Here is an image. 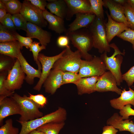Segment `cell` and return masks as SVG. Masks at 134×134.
I'll return each instance as SVG.
<instances>
[{"label":"cell","mask_w":134,"mask_h":134,"mask_svg":"<svg viewBox=\"0 0 134 134\" xmlns=\"http://www.w3.org/2000/svg\"><path fill=\"white\" fill-rule=\"evenodd\" d=\"M87 28L81 29L74 31H66L65 33L72 44L80 52L82 58L90 61L93 58L88 53L93 47L92 37L90 31Z\"/></svg>","instance_id":"6da1fadb"},{"label":"cell","mask_w":134,"mask_h":134,"mask_svg":"<svg viewBox=\"0 0 134 134\" xmlns=\"http://www.w3.org/2000/svg\"><path fill=\"white\" fill-rule=\"evenodd\" d=\"M67 116L66 111L64 108L59 107L56 111L41 117L27 121L21 122L17 120L21 125L19 134H28L44 124L51 122H64Z\"/></svg>","instance_id":"7a4b0ae2"},{"label":"cell","mask_w":134,"mask_h":134,"mask_svg":"<svg viewBox=\"0 0 134 134\" xmlns=\"http://www.w3.org/2000/svg\"><path fill=\"white\" fill-rule=\"evenodd\" d=\"M65 49L64 53L55 62L52 69L78 73L82 58L80 52L78 50L73 51L69 45Z\"/></svg>","instance_id":"3957f363"},{"label":"cell","mask_w":134,"mask_h":134,"mask_svg":"<svg viewBox=\"0 0 134 134\" xmlns=\"http://www.w3.org/2000/svg\"><path fill=\"white\" fill-rule=\"evenodd\" d=\"M10 97L17 102L20 107L21 113L18 120L19 121H27L43 116V113L39 110L38 105L26 95L22 96L15 93Z\"/></svg>","instance_id":"277c9868"},{"label":"cell","mask_w":134,"mask_h":134,"mask_svg":"<svg viewBox=\"0 0 134 134\" xmlns=\"http://www.w3.org/2000/svg\"><path fill=\"white\" fill-rule=\"evenodd\" d=\"M109 46L114 50L113 54L111 56L108 57L107 52H104L100 57L103 62L106 70L110 71L115 78L117 85L120 86L123 81L121 67L123 60L122 55H125V52L124 51L121 52L114 43L109 44Z\"/></svg>","instance_id":"5b68a950"},{"label":"cell","mask_w":134,"mask_h":134,"mask_svg":"<svg viewBox=\"0 0 134 134\" xmlns=\"http://www.w3.org/2000/svg\"><path fill=\"white\" fill-rule=\"evenodd\" d=\"M89 28L92 38L93 47L97 49L101 54L104 52H110V47L107 40L103 20L96 16Z\"/></svg>","instance_id":"8992f818"},{"label":"cell","mask_w":134,"mask_h":134,"mask_svg":"<svg viewBox=\"0 0 134 134\" xmlns=\"http://www.w3.org/2000/svg\"><path fill=\"white\" fill-rule=\"evenodd\" d=\"M106 70L105 65L100 57L94 56L90 61L82 60L78 74L81 78L100 76Z\"/></svg>","instance_id":"52a82bcc"},{"label":"cell","mask_w":134,"mask_h":134,"mask_svg":"<svg viewBox=\"0 0 134 134\" xmlns=\"http://www.w3.org/2000/svg\"><path fill=\"white\" fill-rule=\"evenodd\" d=\"M20 13L27 22L42 28L46 27L47 21L43 15V11L32 4L28 0L23 1Z\"/></svg>","instance_id":"ba28073f"},{"label":"cell","mask_w":134,"mask_h":134,"mask_svg":"<svg viewBox=\"0 0 134 134\" xmlns=\"http://www.w3.org/2000/svg\"><path fill=\"white\" fill-rule=\"evenodd\" d=\"M25 73L23 71L18 60L16 59L12 68L8 71L4 82L6 88L10 91H14L22 87L25 78Z\"/></svg>","instance_id":"9c48e42d"},{"label":"cell","mask_w":134,"mask_h":134,"mask_svg":"<svg viewBox=\"0 0 134 134\" xmlns=\"http://www.w3.org/2000/svg\"><path fill=\"white\" fill-rule=\"evenodd\" d=\"M65 49L58 55L52 56H47L43 54L39 53L38 60L41 66V76L38 82L34 87L33 89L39 91L42 86L47 78L55 62L63 56L65 51Z\"/></svg>","instance_id":"30bf717a"},{"label":"cell","mask_w":134,"mask_h":134,"mask_svg":"<svg viewBox=\"0 0 134 134\" xmlns=\"http://www.w3.org/2000/svg\"><path fill=\"white\" fill-rule=\"evenodd\" d=\"M116 79L109 71H106L97 82L95 86L96 91L104 92L112 91L120 95L122 90L117 87Z\"/></svg>","instance_id":"8fae6325"},{"label":"cell","mask_w":134,"mask_h":134,"mask_svg":"<svg viewBox=\"0 0 134 134\" xmlns=\"http://www.w3.org/2000/svg\"><path fill=\"white\" fill-rule=\"evenodd\" d=\"M20 107L17 102L10 97L5 98L0 102V125H3L4 119L8 116L21 114Z\"/></svg>","instance_id":"7c38bea8"},{"label":"cell","mask_w":134,"mask_h":134,"mask_svg":"<svg viewBox=\"0 0 134 134\" xmlns=\"http://www.w3.org/2000/svg\"><path fill=\"white\" fill-rule=\"evenodd\" d=\"M65 0L67 6V12L66 18L67 20H70L73 16L77 13H92L91 4L89 0Z\"/></svg>","instance_id":"4fadbf2b"},{"label":"cell","mask_w":134,"mask_h":134,"mask_svg":"<svg viewBox=\"0 0 134 134\" xmlns=\"http://www.w3.org/2000/svg\"><path fill=\"white\" fill-rule=\"evenodd\" d=\"M26 32L27 37L38 39L41 45L46 46L51 41L50 32L32 23L27 22Z\"/></svg>","instance_id":"5bb4252c"},{"label":"cell","mask_w":134,"mask_h":134,"mask_svg":"<svg viewBox=\"0 0 134 134\" xmlns=\"http://www.w3.org/2000/svg\"><path fill=\"white\" fill-rule=\"evenodd\" d=\"M63 71L59 70L52 69L51 70L43 84L46 93L53 95L63 85Z\"/></svg>","instance_id":"9a60e30c"},{"label":"cell","mask_w":134,"mask_h":134,"mask_svg":"<svg viewBox=\"0 0 134 134\" xmlns=\"http://www.w3.org/2000/svg\"><path fill=\"white\" fill-rule=\"evenodd\" d=\"M74 20L68 25L67 31L72 32L78 30L89 28L94 21L96 16L92 13H78L75 14Z\"/></svg>","instance_id":"2e32d148"},{"label":"cell","mask_w":134,"mask_h":134,"mask_svg":"<svg viewBox=\"0 0 134 134\" xmlns=\"http://www.w3.org/2000/svg\"><path fill=\"white\" fill-rule=\"evenodd\" d=\"M106 13L108 21L105 24V29L107 40L109 43L115 36L121 34L129 27L123 23H119L114 21L107 11Z\"/></svg>","instance_id":"e0dca14e"},{"label":"cell","mask_w":134,"mask_h":134,"mask_svg":"<svg viewBox=\"0 0 134 134\" xmlns=\"http://www.w3.org/2000/svg\"><path fill=\"white\" fill-rule=\"evenodd\" d=\"M103 1V6L108 9L109 15L111 18L117 22L123 23L129 27L124 14V6L116 3L113 0H104Z\"/></svg>","instance_id":"ac0fdd59"},{"label":"cell","mask_w":134,"mask_h":134,"mask_svg":"<svg viewBox=\"0 0 134 134\" xmlns=\"http://www.w3.org/2000/svg\"><path fill=\"white\" fill-rule=\"evenodd\" d=\"M130 120H123L121 116L116 113L108 119L106 124L112 126L119 131H128L134 134V123Z\"/></svg>","instance_id":"d6986e66"},{"label":"cell","mask_w":134,"mask_h":134,"mask_svg":"<svg viewBox=\"0 0 134 134\" xmlns=\"http://www.w3.org/2000/svg\"><path fill=\"white\" fill-rule=\"evenodd\" d=\"M110 103L112 107L119 110L128 104L132 105L134 107V91L130 87L128 91L124 88L122 91L120 96L110 100Z\"/></svg>","instance_id":"ffe728a7"},{"label":"cell","mask_w":134,"mask_h":134,"mask_svg":"<svg viewBox=\"0 0 134 134\" xmlns=\"http://www.w3.org/2000/svg\"><path fill=\"white\" fill-rule=\"evenodd\" d=\"M43 15L48 23L49 29L59 34L66 32L67 29L65 27L64 19L54 15L46 9L43 11Z\"/></svg>","instance_id":"44dd1931"},{"label":"cell","mask_w":134,"mask_h":134,"mask_svg":"<svg viewBox=\"0 0 134 134\" xmlns=\"http://www.w3.org/2000/svg\"><path fill=\"white\" fill-rule=\"evenodd\" d=\"M23 71L26 74L25 80L30 85H32L34 82V79L37 77L40 78L42 69H36L31 66L20 53L18 58Z\"/></svg>","instance_id":"7402d4cb"},{"label":"cell","mask_w":134,"mask_h":134,"mask_svg":"<svg viewBox=\"0 0 134 134\" xmlns=\"http://www.w3.org/2000/svg\"><path fill=\"white\" fill-rule=\"evenodd\" d=\"M100 76L81 78L75 84L77 88L78 94L82 95L95 92L96 85Z\"/></svg>","instance_id":"603a6c76"},{"label":"cell","mask_w":134,"mask_h":134,"mask_svg":"<svg viewBox=\"0 0 134 134\" xmlns=\"http://www.w3.org/2000/svg\"><path fill=\"white\" fill-rule=\"evenodd\" d=\"M23 47L17 40L0 43V53L14 59H17Z\"/></svg>","instance_id":"cb8c5ba5"},{"label":"cell","mask_w":134,"mask_h":134,"mask_svg":"<svg viewBox=\"0 0 134 134\" xmlns=\"http://www.w3.org/2000/svg\"><path fill=\"white\" fill-rule=\"evenodd\" d=\"M46 8L50 12L63 19L66 18L67 12V6L65 0H47Z\"/></svg>","instance_id":"d4e9b609"},{"label":"cell","mask_w":134,"mask_h":134,"mask_svg":"<svg viewBox=\"0 0 134 134\" xmlns=\"http://www.w3.org/2000/svg\"><path fill=\"white\" fill-rule=\"evenodd\" d=\"M65 125L64 122L50 123L41 126L36 130L43 132L45 134H58Z\"/></svg>","instance_id":"484cf974"},{"label":"cell","mask_w":134,"mask_h":134,"mask_svg":"<svg viewBox=\"0 0 134 134\" xmlns=\"http://www.w3.org/2000/svg\"><path fill=\"white\" fill-rule=\"evenodd\" d=\"M5 5L8 13L11 15L20 13L23 3L18 0H1Z\"/></svg>","instance_id":"4316f807"},{"label":"cell","mask_w":134,"mask_h":134,"mask_svg":"<svg viewBox=\"0 0 134 134\" xmlns=\"http://www.w3.org/2000/svg\"><path fill=\"white\" fill-rule=\"evenodd\" d=\"M91 6V11L98 18L102 19L104 18L103 6L104 3L102 0H89Z\"/></svg>","instance_id":"83f0119b"},{"label":"cell","mask_w":134,"mask_h":134,"mask_svg":"<svg viewBox=\"0 0 134 134\" xmlns=\"http://www.w3.org/2000/svg\"><path fill=\"white\" fill-rule=\"evenodd\" d=\"M15 61L9 56L2 54L0 55V72L7 71L11 70L14 66Z\"/></svg>","instance_id":"f1b7e54d"},{"label":"cell","mask_w":134,"mask_h":134,"mask_svg":"<svg viewBox=\"0 0 134 134\" xmlns=\"http://www.w3.org/2000/svg\"><path fill=\"white\" fill-rule=\"evenodd\" d=\"M40 44L39 42L34 41L30 46L29 49L32 53L34 60L37 65L38 69H42L41 65L38 60V56L39 52L45 49L46 46L41 45L40 46Z\"/></svg>","instance_id":"f546056e"},{"label":"cell","mask_w":134,"mask_h":134,"mask_svg":"<svg viewBox=\"0 0 134 134\" xmlns=\"http://www.w3.org/2000/svg\"><path fill=\"white\" fill-rule=\"evenodd\" d=\"M15 32L9 30L0 23V42L17 40L14 34Z\"/></svg>","instance_id":"4dcf8cb0"},{"label":"cell","mask_w":134,"mask_h":134,"mask_svg":"<svg viewBox=\"0 0 134 134\" xmlns=\"http://www.w3.org/2000/svg\"><path fill=\"white\" fill-rule=\"evenodd\" d=\"M19 129L13 125V120L10 118L6 120L5 124L0 128V134H19Z\"/></svg>","instance_id":"1f68e13d"},{"label":"cell","mask_w":134,"mask_h":134,"mask_svg":"<svg viewBox=\"0 0 134 134\" xmlns=\"http://www.w3.org/2000/svg\"><path fill=\"white\" fill-rule=\"evenodd\" d=\"M12 18L16 30L26 32L27 22L20 13L12 15Z\"/></svg>","instance_id":"d6a6232c"},{"label":"cell","mask_w":134,"mask_h":134,"mask_svg":"<svg viewBox=\"0 0 134 134\" xmlns=\"http://www.w3.org/2000/svg\"><path fill=\"white\" fill-rule=\"evenodd\" d=\"M81 78L78 73L68 71H63V85L70 83L75 84Z\"/></svg>","instance_id":"836d02e7"},{"label":"cell","mask_w":134,"mask_h":134,"mask_svg":"<svg viewBox=\"0 0 134 134\" xmlns=\"http://www.w3.org/2000/svg\"><path fill=\"white\" fill-rule=\"evenodd\" d=\"M124 14L129 28L134 30V9L127 3L124 6Z\"/></svg>","instance_id":"e575fe53"},{"label":"cell","mask_w":134,"mask_h":134,"mask_svg":"<svg viewBox=\"0 0 134 134\" xmlns=\"http://www.w3.org/2000/svg\"><path fill=\"white\" fill-rule=\"evenodd\" d=\"M7 71L0 72V95L5 96L7 97H11L14 93V91H10L5 88L4 82L8 74Z\"/></svg>","instance_id":"d590c367"},{"label":"cell","mask_w":134,"mask_h":134,"mask_svg":"<svg viewBox=\"0 0 134 134\" xmlns=\"http://www.w3.org/2000/svg\"><path fill=\"white\" fill-rule=\"evenodd\" d=\"M117 36L124 40L131 43L134 50V30L129 28Z\"/></svg>","instance_id":"8d00e7d4"},{"label":"cell","mask_w":134,"mask_h":134,"mask_svg":"<svg viewBox=\"0 0 134 134\" xmlns=\"http://www.w3.org/2000/svg\"><path fill=\"white\" fill-rule=\"evenodd\" d=\"M12 15L7 13L0 21V23L9 30L15 32H16V29L12 19Z\"/></svg>","instance_id":"74e56055"},{"label":"cell","mask_w":134,"mask_h":134,"mask_svg":"<svg viewBox=\"0 0 134 134\" xmlns=\"http://www.w3.org/2000/svg\"><path fill=\"white\" fill-rule=\"evenodd\" d=\"M28 93L29 97L38 105L39 108H43L47 104V99L43 95L38 94L34 95L29 93Z\"/></svg>","instance_id":"f35d334b"},{"label":"cell","mask_w":134,"mask_h":134,"mask_svg":"<svg viewBox=\"0 0 134 134\" xmlns=\"http://www.w3.org/2000/svg\"><path fill=\"white\" fill-rule=\"evenodd\" d=\"M131 106V104H127L120 110L119 113L122 119H128L130 116H134V110Z\"/></svg>","instance_id":"ab89813d"},{"label":"cell","mask_w":134,"mask_h":134,"mask_svg":"<svg viewBox=\"0 0 134 134\" xmlns=\"http://www.w3.org/2000/svg\"><path fill=\"white\" fill-rule=\"evenodd\" d=\"M122 78L123 80L126 82L129 87L133 84L134 82V66L122 75Z\"/></svg>","instance_id":"60d3db41"},{"label":"cell","mask_w":134,"mask_h":134,"mask_svg":"<svg viewBox=\"0 0 134 134\" xmlns=\"http://www.w3.org/2000/svg\"><path fill=\"white\" fill-rule=\"evenodd\" d=\"M14 34L17 40L22 47L25 46L27 49L29 48L30 46L33 42L32 38L22 36L16 32L14 33Z\"/></svg>","instance_id":"b9f144b4"},{"label":"cell","mask_w":134,"mask_h":134,"mask_svg":"<svg viewBox=\"0 0 134 134\" xmlns=\"http://www.w3.org/2000/svg\"><path fill=\"white\" fill-rule=\"evenodd\" d=\"M69 38L67 36H60L58 37L57 43L59 47H66L69 45Z\"/></svg>","instance_id":"7bdbcfd3"},{"label":"cell","mask_w":134,"mask_h":134,"mask_svg":"<svg viewBox=\"0 0 134 134\" xmlns=\"http://www.w3.org/2000/svg\"><path fill=\"white\" fill-rule=\"evenodd\" d=\"M28 0L32 4L43 11L46 10L45 7H46L47 3L46 0Z\"/></svg>","instance_id":"ee69618b"},{"label":"cell","mask_w":134,"mask_h":134,"mask_svg":"<svg viewBox=\"0 0 134 134\" xmlns=\"http://www.w3.org/2000/svg\"><path fill=\"white\" fill-rule=\"evenodd\" d=\"M101 134H117L118 130L111 125L104 126L102 129Z\"/></svg>","instance_id":"f6af8a7d"},{"label":"cell","mask_w":134,"mask_h":134,"mask_svg":"<svg viewBox=\"0 0 134 134\" xmlns=\"http://www.w3.org/2000/svg\"><path fill=\"white\" fill-rule=\"evenodd\" d=\"M5 9H0V21L7 14Z\"/></svg>","instance_id":"bcb514c9"},{"label":"cell","mask_w":134,"mask_h":134,"mask_svg":"<svg viewBox=\"0 0 134 134\" xmlns=\"http://www.w3.org/2000/svg\"><path fill=\"white\" fill-rule=\"evenodd\" d=\"M113 0L116 3L123 6L127 3V0Z\"/></svg>","instance_id":"7dc6e473"},{"label":"cell","mask_w":134,"mask_h":134,"mask_svg":"<svg viewBox=\"0 0 134 134\" xmlns=\"http://www.w3.org/2000/svg\"><path fill=\"white\" fill-rule=\"evenodd\" d=\"M28 134H45L43 132L36 130H33L30 132Z\"/></svg>","instance_id":"c3c4849f"},{"label":"cell","mask_w":134,"mask_h":134,"mask_svg":"<svg viewBox=\"0 0 134 134\" xmlns=\"http://www.w3.org/2000/svg\"><path fill=\"white\" fill-rule=\"evenodd\" d=\"M127 3L131 7L134 9V0H127Z\"/></svg>","instance_id":"681fc988"},{"label":"cell","mask_w":134,"mask_h":134,"mask_svg":"<svg viewBox=\"0 0 134 134\" xmlns=\"http://www.w3.org/2000/svg\"><path fill=\"white\" fill-rule=\"evenodd\" d=\"M0 9H6L5 4L0 0Z\"/></svg>","instance_id":"f907efd6"},{"label":"cell","mask_w":134,"mask_h":134,"mask_svg":"<svg viewBox=\"0 0 134 134\" xmlns=\"http://www.w3.org/2000/svg\"><path fill=\"white\" fill-rule=\"evenodd\" d=\"M132 87L133 88V89H134V86H133Z\"/></svg>","instance_id":"816d5d0a"},{"label":"cell","mask_w":134,"mask_h":134,"mask_svg":"<svg viewBox=\"0 0 134 134\" xmlns=\"http://www.w3.org/2000/svg\"><path fill=\"white\" fill-rule=\"evenodd\" d=\"M130 134H134V133H131Z\"/></svg>","instance_id":"f5cc1de1"}]
</instances>
